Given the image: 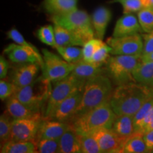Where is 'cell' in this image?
Returning a JSON list of instances; mask_svg holds the SVG:
<instances>
[{"instance_id":"6da1fadb","label":"cell","mask_w":153,"mask_h":153,"mask_svg":"<svg viewBox=\"0 0 153 153\" xmlns=\"http://www.w3.org/2000/svg\"><path fill=\"white\" fill-rule=\"evenodd\" d=\"M152 96V89L148 86L130 82L115 88L109 103L116 115L134 116Z\"/></svg>"},{"instance_id":"7a4b0ae2","label":"cell","mask_w":153,"mask_h":153,"mask_svg":"<svg viewBox=\"0 0 153 153\" xmlns=\"http://www.w3.org/2000/svg\"><path fill=\"white\" fill-rule=\"evenodd\" d=\"M113 91L110 78L104 73L87 80L82 91V101L74 118L109 101Z\"/></svg>"},{"instance_id":"3957f363","label":"cell","mask_w":153,"mask_h":153,"mask_svg":"<svg viewBox=\"0 0 153 153\" xmlns=\"http://www.w3.org/2000/svg\"><path fill=\"white\" fill-rule=\"evenodd\" d=\"M116 116L109 101H106L91 111L74 118L70 124L77 134L87 135L104 128H111Z\"/></svg>"},{"instance_id":"277c9868","label":"cell","mask_w":153,"mask_h":153,"mask_svg":"<svg viewBox=\"0 0 153 153\" xmlns=\"http://www.w3.org/2000/svg\"><path fill=\"white\" fill-rule=\"evenodd\" d=\"M51 83L40 76L29 85L16 87L12 96L30 109L41 112L42 108L45 107L52 91Z\"/></svg>"},{"instance_id":"5b68a950","label":"cell","mask_w":153,"mask_h":153,"mask_svg":"<svg viewBox=\"0 0 153 153\" xmlns=\"http://www.w3.org/2000/svg\"><path fill=\"white\" fill-rule=\"evenodd\" d=\"M51 20L53 24L74 32L85 43L94 38L95 35L91 17L85 11L76 9L64 14L52 15Z\"/></svg>"},{"instance_id":"8992f818","label":"cell","mask_w":153,"mask_h":153,"mask_svg":"<svg viewBox=\"0 0 153 153\" xmlns=\"http://www.w3.org/2000/svg\"><path fill=\"white\" fill-rule=\"evenodd\" d=\"M86 82V80L79 79L72 74L55 82L44 109L43 118L51 119L59 104L76 91L82 90Z\"/></svg>"},{"instance_id":"52a82bcc","label":"cell","mask_w":153,"mask_h":153,"mask_svg":"<svg viewBox=\"0 0 153 153\" xmlns=\"http://www.w3.org/2000/svg\"><path fill=\"white\" fill-rule=\"evenodd\" d=\"M141 61L139 55H113L107 61V70L117 85L136 82L133 73Z\"/></svg>"},{"instance_id":"ba28073f","label":"cell","mask_w":153,"mask_h":153,"mask_svg":"<svg viewBox=\"0 0 153 153\" xmlns=\"http://www.w3.org/2000/svg\"><path fill=\"white\" fill-rule=\"evenodd\" d=\"M43 62L41 67L42 76L50 82H55L71 74L74 63H70L62 57L51 52L48 50H42Z\"/></svg>"},{"instance_id":"9c48e42d","label":"cell","mask_w":153,"mask_h":153,"mask_svg":"<svg viewBox=\"0 0 153 153\" xmlns=\"http://www.w3.org/2000/svg\"><path fill=\"white\" fill-rule=\"evenodd\" d=\"M42 120L43 116L41 112L30 117L13 119L10 140L30 141L36 144L37 134Z\"/></svg>"},{"instance_id":"30bf717a","label":"cell","mask_w":153,"mask_h":153,"mask_svg":"<svg viewBox=\"0 0 153 153\" xmlns=\"http://www.w3.org/2000/svg\"><path fill=\"white\" fill-rule=\"evenodd\" d=\"M106 43L111 48L113 55H139L142 56L143 51V36L139 33L133 35L108 38Z\"/></svg>"},{"instance_id":"8fae6325","label":"cell","mask_w":153,"mask_h":153,"mask_svg":"<svg viewBox=\"0 0 153 153\" xmlns=\"http://www.w3.org/2000/svg\"><path fill=\"white\" fill-rule=\"evenodd\" d=\"M4 53L7 55L11 62L15 63H36L43 65V55L37 48L24 46L17 43H11L5 48Z\"/></svg>"},{"instance_id":"7c38bea8","label":"cell","mask_w":153,"mask_h":153,"mask_svg":"<svg viewBox=\"0 0 153 153\" xmlns=\"http://www.w3.org/2000/svg\"><path fill=\"white\" fill-rule=\"evenodd\" d=\"M91 135L98 143L101 153H123L126 140L118 137L111 128L97 130Z\"/></svg>"},{"instance_id":"4fadbf2b","label":"cell","mask_w":153,"mask_h":153,"mask_svg":"<svg viewBox=\"0 0 153 153\" xmlns=\"http://www.w3.org/2000/svg\"><path fill=\"white\" fill-rule=\"evenodd\" d=\"M82 90L76 91L62 101L57 107L51 119L70 123L75 116L82 98Z\"/></svg>"},{"instance_id":"5bb4252c","label":"cell","mask_w":153,"mask_h":153,"mask_svg":"<svg viewBox=\"0 0 153 153\" xmlns=\"http://www.w3.org/2000/svg\"><path fill=\"white\" fill-rule=\"evenodd\" d=\"M70 127L71 126L68 123L43 117L37 134L36 145L37 141L41 139H59Z\"/></svg>"},{"instance_id":"9a60e30c","label":"cell","mask_w":153,"mask_h":153,"mask_svg":"<svg viewBox=\"0 0 153 153\" xmlns=\"http://www.w3.org/2000/svg\"><path fill=\"white\" fill-rule=\"evenodd\" d=\"M41 66L36 63H21L13 69L11 82L16 87H23L36 79Z\"/></svg>"},{"instance_id":"2e32d148","label":"cell","mask_w":153,"mask_h":153,"mask_svg":"<svg viewBox=\"0 0 153 153\" xmlns=\"http://www.w3.org/2000/svg\"><path fill=\"white\" fill-rule=\"evenodd\" d=\"M142 31V28L137 17L132 14H124L116 22L113 32V36L120 37L139 33Z\"/></svg>"},{"instance_id":"e0dca14e","label":"cell","mask_w":153,"mask_h":153,"mask_svg":"<svg viewBox=\"0 0 153 153\" xmlns=\"http://www.w3.org/2000/svg\"><path fill=\"white\" fill-rule=\"evenodd\" d=\"M111 11L106 7H100L94 11L91 16V23L95 36L99 39L103 40L106 33L107 26L111 19Z\"/></svg>"},{"instance_id":"ac0fdd59","label":"cell","mask_w":153,"mask_h":153,"mask_svg":"<svg viewBox=\"0 0 153 153\" xmlns=\"http://www.w3.org/2000/svg\"><path fill=\"white\" fill-rule=\"evenodd\" d=\"M111 129L118 137L126 140L135 132L133 116L116 115Z\"/></svg>"},{"instance_id":"d6986e66","label":"cell","mask_w":153,"mask_h":153,"mask_svg":"<svg viewBox=\"0 0 153 153\" xmlns=\"http://www.w3.org/2000/svg\"><path fill=\"white\" fill-rule=\"evenodd\" d=\"M54 30L56 45L83 47L86 43L79 36L60 25L54 24Z\"/></svg>"},{"instance_id":"ffe728a7","label":"cell","mask_w":153,"mask_h":153,"mask_svg":"<svg viewBox=\"0 0 153 153\" xmlns=\"http://www.w3.org/2000/svg\"><path fill=\"white\" fill-rule=\"evenodd\" d=\"M102 73H104L102 66L83 60L74 63V69L71 72V74L76 77L86 81L93 76Z\"/></svg>"},{"instance_id":"44dd1931","label":"cell","mask_w":153,"mask_h":153,"mask_svg":"<svg viewBox=\"0 0 153 153\" xmlns=\"http://www.w3.org/2000/svg\"><path fill=\"white\" fill-rule=\"evenodd\" d=\"M60 153H82L78 135L72 127L59 138Z\"/></svg>"},{"instance_id":"7402d4cb","label":"cell","mask_w":153,"mask_h":153,"mask_svg":"<svg viewBox=\"0 0 153 153\" xmlns=\"http://www.w3.org/2000/svg\"><path fill=\"white\" fill-rule=\"evenodd\" d=\"M6 108V113L13 119L30 117L38 113L30 109L14 96H11L7 100Z\"/></svg>"},{"instance_id":"603a6c76","label":"cell","mask_w":153,"mask_h":153,"mask_svg":"<svg viewBox=\"0 0 153 153\" xmlns=\"http://www.w3.org/2000/svg\"><path fill=\"white\" fill-rule=\"evenodd\" d=\"M44 8L52 15H60L77 9V0H44Z\"/></svg>"},{"instance_id":"cb8c5ba5","label":"cell","mask_w":153,"mask_h":153,"mask_svg":"<svg viewBox=\"0 0 153 153\" xmlns=\"http://www.w3.org/2000/svg\"><path fill=\"white\" fill-rule=\"evenodd\" d=\"M133 75L137 83L151 87L153 85V61H141Z\"/></svg>"},{"instance_id":"d4e9b609","label":"cell","mask_w":153,"mask_h":153,"mask_svg":"<svg viewBox=\"0 0 153 153\" xmlns=\"http://www.w3.org/2000/svg\"><path fill=\"white\" fill-rule=\"evenodd\" d=\"M1 153H36L37 147L30 141L9 140L1 145Z\"/></svg>"},{"instance_id":"484cf974","label":"cell","mask_w":153,"mask_h":153,"mask_svg":"<svg viewBox=\"0 0 153 153\" xmlns=\"http://www.w3.org/2000/svg\"><path fill=\"white\" fill-rule=\"evenodd\" d=\"M145 152H148V150L143 138V133L135 132L126 140L123 146V153Z\"/></svg>"},{"instance_id":"4316f807","label":"cell","mask_w":153,"mask_h":153,"mask_svg":"<svg viewBox=\"0 0 153 153\" xmlns=\"http://www.w3.org/2000/svg\"><path fill=\"white\" fill-rule=\"evenodd\" d=\"M61 57L70 63H76L83 60V52L79 46H60L55 47Z\"/></svg>"},{"instance_id":"83f0119b","label":"cell","mask_w":153,"mask_h":153,"mask_svg":"<svg viewBox=\"0 0 153 153\" xmlns=\"http://www.w3.org/2000/svg\"><path fill=\"white\" fill-rule=\"evenodd\" d=\"M77 135L82 153H101L98 143L91 134Z\"/></svg>"},{"instance_id":"f1b7e54d","label":"cell","mask_w":153,"mask_h":153,"mask_svg":"<svg viewBox=\"0 0 153 153\" xmlns=\"http://www.w3.org/2000/svg\"><path fill=\"white\" fill-rule=\"evenodd\" d=\"M143 32L150 33L153 30V7H145L137 12V15Z\"/></svg>"},{"instance_id":"f546056e","label":"cell","mask_w":153,"mask_h":153,"mask_svg":"<svg viewBox=\"0 0 153 153\" xmlns=\"http://www.w3.org/2000/svg\"><path fill=\"white\" fill-rule=\"evenodd\" d=\"M37 37L40 41L53 48L56 45L54 26L52 25H46L41 26L37 31Z\"/></svg>"},{"instance_id":"4dcf8cb0","label":"cell","mask_w":153,"mask_h":153,"mask_svg":"<svg viewBox=\"0 0 153 153\" xmlns=\"http://www.w3.org/2000/svg\"><path fill=\"white\" fill-rule=\"evenodd\" d=\"M10 116L7 113L1 115L0 117V141L2 145L11 140V123Z\"/></svg>"},{"instance_id":"1f68e13d","label":"cell","mask_w":153,"mask_h":153,"mask_svg":"<svg viewBox=\"0 0 153 153\" xmlns=\"http://www.w3.org/2000/svg\"><path fill=\"white\" fill-rule=\"evenodd\" d=\"M36 147L39 153L59 152V139H41L36 143Z\"/></svg>"},{"instance_id":"d6a6232c","label":"cell","mask_w":153,"mask_h":153,"mask_svg":"<svg viewBox=\"0 0 153 153\" xmlns=\"http://www.w3.org/2000/svg\"><path fill=\"white\" fill-rule=\"evenodd\" d=\"M153 106V96L151 97L144 104L141 106L136 114L133 116L134 123H135V132H140L141 126L143 121Z\"/></svg>"},{"instance_id":"836d02e7","label":"cell","mask_w":153,"mask_h":153,"mask_svg":"<svg viewBox=\"0 0 153 153\" xmlns=\"http://www.w3.org/2000/svg\"><path fill=\"white\" fill-rule=\"evenodd\" d=\"M104 43L103 40L99 38H92L87 41L82 47L83 52V60L87 62H90L91 57L94 54L96 51L100 48Z\"/></svg>"},{"instance_id":"e575fe53","label":"cell","mask_w":153,"mask_h":153,"mask_svg":"<svg viewBox=\"0 0 153 153\" xmlns=\"http://www.w3.org/2000/svg\"><path fill=\"white\" fill-rule=\"evenodd\" d=\"M111 48L106 43H104L96 51L91 57L90 62L102 66L104 62L108 61V58L110 57L109 54H111Z\"/></svg>"},{"instance_id":"d590c367","label":"cell","mask_w":153,"mask_h":153,"mask_svg":"<svg viewBox=\"0 0 153 153\" xmlns=\"http://www.w3.org/2000/svg\"><path fill=\"white\" fill-rule=\"evenodd\" d=\"M116 2L120 4L123 7L124 14L138 12L145 8L143 0H114Z\"/></svg>"},{"instance_id":"8d00e7d4","label":"cell","mask_w":153,"mask_h":153,"mask_svg":"<svg viewBox=\"0 0 153 153\" xmlns=\"http://www.w3.org/2000/svg\"><path fill=\"white\" fill-rule=\"evenodd\" d=\"M16 87L11 82L6 79L5 78L1 79L0 81V99L1 101L9 98L14 94Z\"/></svg>"},{"instance_id":"74e56055","label":"cell","mask_w":153,"mask_h":153,"mask_svg":"<svg viewBox=\"0 0 153 153\" xmlns=\"http://www.w3.org/2000/svg\"><path fill=\"white\" fill-rule=\"evenodd\" d=\"M7 36L9 39H11V41H13L15 43L19 44V45H24V46H27L32 48H36L33 45H32L31 43H29L27 42L26 40L24 39V36H22V34L16 28H11L7 32Z\"/></svg>"},{"instance_id":"f35d334b","label":"cell","mask_w":153,"mask_h":153,"mask_svg":"<svg viewBox=\"0 0 153 153\" xmlns=\"http://www.w3.org/2000/svg\"><path fill=\"white\" fill-rule=\"evenodd\" d=\"M143 51L142 55L150 54L153 53V30L150 33H145L143 35Z\"/></svg>"},{"instance_id":"ab89813d","label":"cell","mask_w":153,"mask_h":153,"mask_svg":"<svg viewBox=\"0 0 153 153\" xmlns=\"http://www.w3.org/2000/svg\"><path fill=\"white\" fill-rule=\"evenodd\" d=\"M9 68V62L3 55L0 56V78L4 79L7 77Z\"/></svg>"},{"instance_id":"60d3db41","label":"cell","mask_w":153,"mask_h":153,"mask_svg":"<svg viewBox=\"0 0 153 153\" xmlns=\"http://www.w3.org/2000/svg\"><path fill=\"white\" fill-rule=\"evenodd\" d=\"M143 138L146 144L148 152H151L153 150V130L145 132L143 133Z\"/></svg>"},{"instance_id":"b9f144b4","label":"cell","mask_w":153,"mask_h":153,"mask_svg":"<svg viewBox=\"0 0 153 153\" xmlns=\"http://www.w3.org/2000/svg\"><path fill=\"white\" fill-rule=\"evenodd\" d=\"M141 59H142V61H153V53L148 55H142Z\"/></svg>"},{"instance_id":"7bdbcfd3","label":"cell","mask_w":153,"mask_h":153,"mask_svg":"<svg viewBox=\"0 0 153 153\" xmlns=\"http://www.w3.org/2000/svg\"><path fill=\"white\" fill-rule=\"evenodd\" d=\"M145 7H153V0H143Z\"/></svg>"},{"instance_id":"ee69618b","label":"cell","mask_w":153,"mask_h":153,"mask_svg":"<svg viewBox=\"0 0 153 153\" xmlns=\"http://www.w3.org/2000/svg\"><path fill=\"white\" fill-rule=\"evenodd\" d=\"M150 88H151V89H152V91H153V85H152V86H151V87H150Z\"/></svg>"},{"instance_id":"f6af8a7d","label":"cell","mask_w":153,"mask_h":153,"mask_svg":"<svg viewBox=\"0 0 153 153\" xmlns=\"http://www.w3.org/2000/svg\"><path fill=\"white\" fill-rule=\"evenodd\" d=\"M152 152V153H153V150H152V152Z\"/></svg>"}]
</instances>
